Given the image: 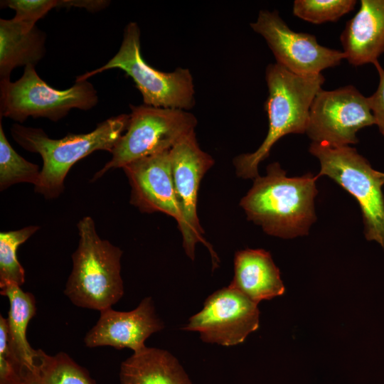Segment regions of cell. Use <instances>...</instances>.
<instances>
[{"label": "cell", "mask_w": 384, "mask_h": 384, "mask_svg": "<svg viewBox=\"0 0 384 384\" xmlns=\"http://www.w3.org/2000/svg\"><path fill=\"white\" fill-rule=\"evenodd\" d=\"M113 68L121 69L132 78L144 105L183 110L194 105V85L189 70L178 68L166 73L147 64L142 55L140 30L135 22L127 25L118 52L107 63L78 76L75 81L87 80L97 73Z\"/></svg>", "instance_id": "5"}, {"label": "cell", "mask_w": 384, "mask_h": 384, "mask_svg": "<svg viewBox=\"0 0 384 384\" xmlns=\"http://www.w3.org/2000/svg\"><path fill=\"white\" fill-rule=\"evenodd\" d=\"M16 384H96L89 372L67 353L55 356L41 349L34 367L22 374Z\"/></svg>", "instance_id": "20"}, {"label": "cell", "mask_w": 384, "mask_h": 384, "mask_svg": "<svg viewBox=\"0 0 384 384\" xmlns=\"http://www.w3.org/2000/svg\"><path fill=\"white\" fill-rule=\"evenodd\" d=\"M265 79L269 93L265 103L267 134L256 151L233 159L237 176L245 179L259 176L258 165L281 137L306 132L311 105L325 80L321 73L299 75L277 63L267 65Z\"/></svg>", "instance_id": "2"}, {"label": "cell", "mask_w": 384, "mask_h": 384, "mask_svg": "<svg viewBox=\"0 0 384 384\" xmlns=\"http://www.w3.org/2000/svg\"><path fill=\"white\" fill-rule=\"evenodd\" d=\"M98 102L97 91L87 80L75 81L68 89L56 90L42 80L35 66L24 67L16 81H0V116L18 122L29 117L57 122L70 110H89Z\"/></svg>", "instance_id": "8"}, {"label": "cell", "mask_w": 384, "mask_h": 384, "mask_svg": "<svg viewBox=\"0 0 384 384\" xmlns=\"http://www.w3.org/2000/svg\"><path fill=\"white\" fill-rule=\"evenodd\" d=\"M60 6L61 1L59 0L1 1V7H8L15 11L16 15L13 18L14 20L35 25L52 9Z\"/></svg>", "instance_id": "24"}, {"label": "cell", "mask_w": 384, "mask_h": 384, "mask_svg": "<svg viewBox=\"0 0 384 384\" xmlns=\"http://www.w3.org/2000/svg\"><path fill=\"white\" fill-rule=\"evenodd\" d=\"M77 228L80 240L72 255L73 269L64 293L77 306L98 311L110 308L124 294L122 251L98 235L91 217H83Z\"/></svg>", "instance_id": "4"}, {"label": "cell", "mask_w": 384, "mask_h": 384, "mask_svg": "<svg viewBox=\"0 0 384 384\" xmlns=\"http://www.w3.org/2000/svg\"><path fill=\"white\" fill-rule=\"evenodd\" d=\"M309 152L320 162L318 176L330 177L357 200L366 238L375 241L384 250V173L373 169L349 146L334 147L312 142Z\"/></svg>", "instance_id": "6"}, {"label": "cell", "mask_w": 384, "mask_h": 384, "mask_svg": "<svg viewBox=\"0 0 384 384\" xmlns=\"http://www.w3.org/2000/svg\"><path fill=\"white\" fill-rule=\"evenodd\" d=\"M39 229L29 225L16 230L0 233V287L20 286L25 282V272L16 256L18 247Z\"/></svg>", "instance_id": "21"}, {"label": "cell", "mask_w": 384, "mask_h": 384, "mask_svg": "<svg viewBox=\"0 0 384 384\" xmlns=\"http://www.w3.org/2000/svg\"><path fill=\"white\" fill-rule=\"evenodd\" d=\"M318 177L311 174L287 177L278 162L270 164L265 176L254 179L240 205L247 219L268 235L282 238L305 235L316 219Z\"/></svg>", "instance_id": "1"}, {"label": "cell", "mask_w": 384, "mask_h": 384, "mask_svg": "<svg viewBox=\"0 0 384 384\" xmlns=\"http://www.w3.org/2000/svg\"><path fill=\"white\" fill-rule=\"evenodd\" d=\"M375 124L368 97L355 87L322 89L309 110L306 134L313 143L343 146L358 142L356 133Z\"/></svg>", "instance_id": "10"}, {"label": "cell", "mask_w": 384, "mask_h": 384, "mask_svg": "<svg viewBox=\"0 0 384 384\" xmlns=\"http://www.w3.org/2000/svg\"><path fill=\"white\" fill-rule=\"evenodd\" d=\"M171 167L176 201L181 215L178 225L186 254L194 259L196 245L201 242L209 250L213 266L219 260L204 233L197 214L198 193L201 179L213 166L214 159L203 151L195 131L183 137L171 149Z\"/></svg>", "instance_id": "9"}, {"label": "cell", "mask_w": 384, "mask_h": 384, "mask_svg": "<svg viewBox=\"0 0 384 384\" xmlns=\"http://www.w3.org/2000/svg\"><path fill=\"white\" fill-rule=\"evenodd\" d=\"M100 312L98 321L84 338L89 348L108 346L117 349L128 348L138 353L146 348L144 342L149 336L164 328L150 297L129 311L110 307Z\"/></svg>", "instance_id": "14"}, {"label": "cell", "mask_w": 384, "mask_h": 384, "mask_svg": "<svg viewBox=\"0 0 384 384\" xmlns=\"http://www.w3.org/2000/svg\"><path fill=\"white\" fill-rule=\"evenodd\" d=\"M41 170L39 166L20 156L7 140L0 122V189L14 184L28 183L36 186Z\"/></svg>", "instance_id": "22"}, {"label": "cell", "mask_w": 384, "mask_h": 384, "mask_svg": "<svg viewBox=\"0 0 384 384\" xmlns=\"http://www.w3.org/2000/svg\"><path fill=\"white\" fill-rule=\"evenodd\" d=\"M250 26L265 39L277 63L297 75L320 74L346 59L343 51L321 46L314 36L290 29L276 11L261 10Z\"/></svg>", "instance_id": "11"}, {"label": "cell", "mask_w": 384, "mask_h": 384, "mask_svg": "<svg viewBox=\"0 0 384 384\" xmlns=\"http://www.w3.org/2000/svg\"><path fill=\"white\" fill-rule=\"evenodd\" d=\"M230 287L254 302L281 296L285 289L271 255L262 249L238 251Z\"/></svg>", "instance_id": "17"}, {"label": "cell", "mask_w": 384, "mask_h": 384, "mask_svg": "<svg viewBox=\"0 0 384 384\" xmlns=\"http://www.w3.org/2000/svg\"><path fill=\"white\" fill-rule=\"evenodd\" d=\"M130 109L126 131L112 149L111 159L94 175L92 181L110 170L122 169L137 159L170 150L197 125V119L187 110L144 104L130 105Z\"/></svg>", "instance_id": "7"}, {"label": "cell", "mask_w": 384, "mask_h": 384, "mask_svg": "<svg viewBox=\"0 0 384 384\" xmlns=\"http://www.w3.org/2000/svg\"><path fill=\"white\" fill-rule=\"evenodd\" d=\"M1 294L8 297L10 306L7 318L8 346L1 348V353L9 363V370L0 384H16L23 373L34 367L39 354L40 349L32 348L26 338L28 324L36 311V300L31 293L15 284L1 288Z\"/></svg>", "instance_id": "15"}, {"label": "cell", "mask_w": 384, "mask_h": 384, "mask_svg": "<svg viewBox=\"0 0 384 384\" xmlns=\"http://www.w3.org/2000/svg\"><path fill=\"white\" fill-rule=\"evenodd\" d=\"M379 75V85L376 91L368 97V104L374 117L375 124L384 136V69L377 60L374 63Z\"/></svg>", "instance_id": "25"}, {"label": "cell", "mask_w": 384, "mask_h": 384, "mask_svg": "<svg viewBox=\"0 0 384 384\" xmlns=\"http://www.w3.org/2000/svg\"><path fill=\"white\" fill-rule=\"evenodd\" d=\"M119 380L120 384H191L173 355L148 347L122 363Z\"/></svg>", "instance_id": "19"}, {"label": "cell", "mask_w": 384, "mask_h": 384, "mask_svg": "<svg viewBox=\"0 0 384 384\" xmlns=\"http://www.w3.org/2000/svg\"><path fill=\"white\" fill-rule=\"evenodd\" d=\"M355 0H296L293 14L304 21L319 24L336 21L353 9Z\"/></svg>", "instance_id": "23"}, {"label": "cell", "mask_w": 384, "mask_h": 384, "mask_svg": "<svg viewBox=\"0 0 384 384\" xmlns=\"http://www.w3.org/2000/svg\"><path fill=\"white\" fill-rule=\"evenodd\" d=\"M257 303L228 286L210 295L183 328L198 331L204 342L230 346L243 342L259 326Z\"/></svg>", "instance_id": "12"}, {"label": "cell", "mask_w": 384, "mask_h": 384, "mask_svg": "<svg viewBox=\"0 0 384 384\" xmlns=\"http://www.w3.org/2000/svg\"><path fill=\"white\" fill-rule=\"evenodd\" d=\"M46 34L35 24L0 19V81L20 66H35L44 56Z\"/></svg>", "instance_id": "18"}, {"label": "cell", "mask_w": 384, "mask_h": 384, "mask_svg": "<svg viewBox=\"0 0 384 384\" xmlns=\"http://www.w3.org/2000/svg\"><path fill=\"white\" fill-rule=\"evenodd\" d=\"M131 186L130 203L141 212H161L181 222L171 167L170 150L132 161L122 168Z\"/></svg>", "instance_id": "13"}, {"label": "cell", "mask_w": 384, "mask_h": 384, "mask_svg": "<svg viewBox=\"0 0 384 384\" xmlns=\"http://www.w3.org/2000/svg\"><path fill=\"white\" fill-rule=\"evenodd\" d=\"M340 40L350 64L374 63L384 53V0H361Z\"/></svg>", "instance_id": "16"}, {"label": "cell", "mask_w": 384, "mask_h": 384, "mask_svg": "<svg viewBox=\"0 0 384 384\" xmlns=\"http://www.w3.org/2000/svg\"><path fill=\"white\" fill-rule=\"evenodd\" d=\"M129 114H122L99 123L86 134H70L62 139H51L40 128L14 124L13 139L24 149L38 154L43 160L35 191L47 199L58 197L64 191L65 178L71 167L91 153L112 152L128 126Z\"/></svg>", "instance_id": "3"}]
</instances>
